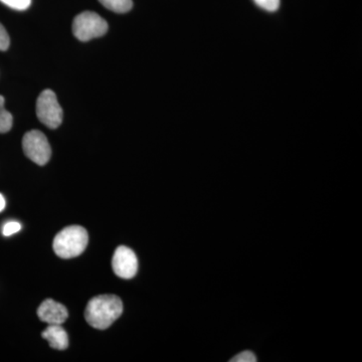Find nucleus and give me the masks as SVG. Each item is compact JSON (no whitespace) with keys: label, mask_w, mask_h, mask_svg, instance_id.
Returning <instances> with one entry per match:
<instances>
[{"label":"nucleus","mask_w":362,"mask_h":362,"mask_svg":"<svg viewBox=\"0 0 362 362\" xmlns=\"http://www.w3.org/2000/svg\"><path fill=\"white\" fill-rule=\"evenodd\" d=\"M123 312V303L115 295H101L93 298L87 305L85 318L87 322L99 330L110 327Z\"/></svg>","instance_id":"nucleus-1"},{"label":"nucleus","mask_w":362,"mask_h":362,"mask_svg":"<svg viewBox=\"0 0 362 362\" xmlns=\"http://www.w3.org/2000/svg\"><path fill=\"white\" fill-rule=\"evenodd\" d=\"M89 235L83 226H71L64 228L54 240V251L62 259H71L84 252Z\"/></svg>","instance_id":"nucleus-2"},{"label":"nucleus","mask_w":362,"mask_h":362,"mask_svg":"<svg viewBox=\"0 0 362 362\" xmlns=\"http://www.w3.org/2000/svg\"><path fill=\"white\" fill-rule=\"evenodd\" d=\"M108 32V23L99 14L85 11L76 16L73 23L74 35L81 42L103 37Z\"/></svg>","instance_id":"nucleus-3"},{"label":"nucleus","mask_w":362,"mask_h":362,"mask_svg":"<svg viewBox=\"0 0 362 362\" xmlns=\"http://www.w3.org/2000/svg\"><path fill=\"white\" fill-rule=\"evenodd\" d=\"M37 115L40 122L51 129H56L63 122V109L52 90H42L37 98Z\"/></svg>","instance_id":"nucleus-4"},{"label":"nucleus","mask_w":362,"mask_h":362,"mask_svg":"<svg viewBox=\"0 0 362 362\" xmlns=\"http://www.w3.org/2000/svg\"><path fill=\"white\" fill-rule=\"evenodd\" d=\"M23 148L26 157L37 165H45L51 158V145L44 133L39 130L30 131L23 136Z\"/></svg>","instance_id":"nucleus-5"},{"label":"nucleus","mask_w":362,"mask_h":362,"mask_svg":"<svg viewBox=\"0 0 362 362\" xmlns=\"http://www.w3.org/2000/svg\"><path fill=\"white\" fill-rule=\"evenodd\" d=\"M114 273L122 279L134 277L138 271V259L135 252L129 247L120 246L117 247L112 259Z\"/></svg>","instance_id":"nucleus-6"},{"label":"nucleus","mask_w":362,"mask_h":362,"mask_svg":"<svg viewBox=\"0 0 362 362\" xmlns=\"http://www.w3.org/2000/svg\"><path fill=\"white\" fill-rule=\"evenodd\" d=\"M37 316L42 322L54 325V324H63L68 319V310L64 305L58 303L52 299L45 300L37 309Z\"/></svg>","instance_id":"nucleus-7"},{"label":"nucleus","mask_w":362,"mask_h":362,"mask_svg":"<svg viewBox=\"0 0 362 362\" xmlns=\"http://www.w3.org/2000/svg\"><path fill=\"white\" fill-rule=\"evenodd\" d=\"M42 338L47 340L52 349L65 350L69 346V337L66 331L62 327L61 324L49 325L42 333Z\"/></svg>","instance_id":"nucleus-8"},{"label":"nucleus","mask_w":362,"mask_h":362,"mask_svg":"<svg viewBox=\"0 0 362 362\" xmlns=\"http://www.w3.org/2000/svg\"><path fill=\"white\" fill-rule=\"evenodd\" d=\"M109 11L117 13H125L131 11L133 6L132 0H99Z\"/></svg>","instance_id":"nucleus-9"},{"label":"nucleus","mask_w":362,"mask_h":362,"mask_svg":"<svg viewBox=\"0 0 362 362\" xmlns=\"http://www.w3.org/2000/svg\"><path fill=\"white\" fill-rule=\"evenodd\" d=\"M4 96H0V133H6L13 127V115L4 107Z\"/></svg>","instance_id":"nucleus-10"},{"label":"nucleus","mask_w":362,"mask_h":362,"mask_svg":"<svg viewBox=\"0 0 362 362\" xmlns=\"http://www.w3.org/2000/svg\"><path fill=\"white\" fill-rule=\"evenodd\" d=\"M0 2L16 11H25L30 6L32 0H0Z\"/></svg>","instance_id":"nucleus-11"},{"label":"nucleus","mask_w":362,"mask_h":362,"mask_svg":"<svg viewBox=\"0 0 362 362\" xmlns=\"http://www.w3.org/2000/svg\"><path fill=\"white\" fill-rule=\"evenodd\" d=\"M254 2L262 9L271 11V13L278 11L280 7V0H254Z\"/></svg>","instance_id":"nucleus-12"},{"label":"nucleus","mask_w":362,"mask_h":362,"mask_svg":"<svg viewBox=\"0 0 362 362\" xmlns=\"http://www.w3.org/2000/svg\"><path fill=\"white\" fill-rule=\"evenodd\" d=\"M21 230V225L18 221H8L6 225L4 226V228H2V233H4V237H9V235H13L14 233L20 232Z\"/></svg>","instance_id":"nucleus-13"},{"label":"nucleus","mask_w":362,"mask_h":362,"mask_svg":"<svg viewBox=\"0 0 362 362\" xmlns=\"http://www.w3.org/2000/svg\"><path fill=\"white\" fill-rule=\"evenodd\" d=\"M256 356L252 354V351L246 350V351L242 352V354H238L230 359V362H256Z\"/></svg>","instance_id":"nucleus-14"},{"label":"nucleus","mask_w":362,"mask_h":362,"mask_svg":"<svg viewBox=\"0 0 362 362\" xmlns=\"http://www.w3.org/2000/svg\"><path fill=\"white\" fill-rule=\"evenodd\" d=\"M11 44L8 33L4 26L0 23V51H6Z\"/></svg>","instance_id":"nucleus-15"},{"label":"nucleus","mask_w":362,"mask_h":362,"mask_svg":"<svg viewBox=\"0 0 362 362\" xmlns=\"http://www.w3.org/2000/svg\"><path fill=\"white\" fill-rule=\"evenodd\" d=\"M6 199H4V195L0 194V213L6 209Z\"/></svg>","instance_id":"nucleus-16"}]
</instances>
